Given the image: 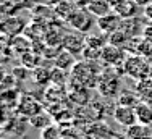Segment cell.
I'll return each instance as SVG.
<instances>
[{"instance_id":"cell-1","label":"cell","mask_w":152,"mask_h":139,"mask_svg":"<svg viewBox=\"0 0 152 139\" xmlns=\"http://www.w3.org/2000/svg\"><path fill=\"white\" fill-rule=\"evenodd\" d=\"M100 78V70L94 61H78L71 70V83L83 87H97Z\"/></svg>"},{"instance_id":"cell-2","label":"cell","mask_w":152,"mask_h":139,"mask_svg":"<svg viewBox=\"0 0 152 139\" xmlns=\"http://www.w3.org/2000/svg\"><path fill=\"white\" fill-rule=\"evenodd\" d=\"M123 73L134 81H142V79L151 78L152 73V63L146 57L139 55V53H129L126 57L125 63H123Z\"/></svg>"},{"instance_id":"cell-3","label":"cell","mask_w":152,"mask_h":139,"mask_svg":"<svg viewBox=\"0 0 152 139\" xmlns=\"http://www.w3.org/2000/svg\"><path fill=\"white\" fill-rule=\"evenodd\" d=\"M120 87H121V81L117 76V73H100L99 78V89L100 96H104L105 99H112V97H118L120 96Z\"/></svg>"},{"instance_id":"cell-4","label":"cell","mask_w":152,"mask_h":139,"mask_svg":"<svg viewBox=\"0 0 152 139\" xmlns=\"http://www.w3.org/2000/svg\"><path fill=\"white\" fill-rule=\"evenodd\" d=\"M28 125H29V120L24 118V116L15 113L8 118L7 110H3V131L7 134H12L15 138H23L28 131Z\"/></svg>"},{"instance_id":"cell-5","label":"cell","mask_w":152,"mask_h":139,"mask_svg":"<svg viewBox=\"0 0 152 139\" xmlns=\"http://www.w3.org/2000/svg\"><path fill=\"white\" fill-rule=\"evenodd\" d=\"M68 24L78 32H88L89 29L92 28V18H91V12L88 8H76L73 13L68 18Z\"/></svg>"},{"instance_id":"cell-6","label":"cell","mask_w":152,"mask_h":139,"mask_svg":"<svg viewBox=\"0 0 152 139\" xmlns=\"http://www.w3.org/2000/svg\"><path fill=\"white\" fill-rule=\"evenodd\" d=\"M126 57L128 55H126L123 47L113 45V44H107L102 49V57L100 58L104 60V63L112 67V68H117V67L123 68V63H125Z\"/></svg>"},{"instance_id":"cell-7","label":"cell","mask_w":152,"mask_h":139,"mask_svg":"<svg viewBox=\"0 0 152 139\" xmlns=\"http://www.w3.org/2000/svg\"><path fill=\"white\" fill-rule=\"evenodd\" d=\"M41 112H44V110H42V104L37 100V99H34L32 96H21L20 104H18V107H16L18 115L31 120L32 116L39 115Z\"/></svg>"},{"instance_id":"cell-8","label":"cell","mask_w":152,"mask_h":139,"mask_svg":"<svg viewBox=\"0 0 152 139\" xmlns=\"http://www.w3.org/2000/svg\"><path fill=\"white\" fill-rule=\"evenodd\" d=\"M113 120L123 128H131L137 125V116L136 110L133 107H125V105H115L113 107Z\"/></svg>"},{"instance_id":"cell-9","label":"cell","mask_w":152,"mask_h":139,"mask_svg":"<svg viewBox=\"0 0 152 139\" xmlns=\"http://www.w3.org/2000/svg\"><path fill=\"white\" fill-rule=\"evenodd\" d=\"M61 44H63L65 50H68L73 55H78V53H83L86 49V36L83 32H78V31L66 32L63 36Z\"/></svg>"},{"instance_id":"cell-10","label":"cell","mask_w":152,"mask_h":139,"mask_svg":"<svg viewBox=\"0 0 152 139\" xmlns=\"http://www.w3.org/2000/svg\"><path fill=\"white\" fill-rule=\"evenodd\" d=\"M121 23H123V18L117 13H108L105 16L97 18V26L102 31V34H107V36H112L113 32L120 31Z\"/></svg>"},{"instance_id":"cell-11","label":"cell","mask_w":152,"mask_h":139,"mask_svg":"<svg viewBox=\"0 0 152 139\" xmlns=\"http://www.w3.org/2000/svg\"><path fill=\"white\" fill-rule=\"evenodd\" d=\"M112 8L117 12V15H120L123 20L133 18L136 15V5L131 0H117V2L112 5Z\"/></svg>"},{"instance_id":"cell-12","label":"cell","mask_w":152,"mask_h":139,"mask_svg":"<svg viewBox=\"0 0 152 139\" xmlns=\"http://www.w3.org/2000/svg\"><path fill=\"white\" fill-rule=\"evenodd\" d=\"M134 110H136V116H137V125L151 128L152 126V104L141 102Z\"/></svg>"},{"instance_id":"cell-13","label":"cell","mask_w":152,"mask_h":139,"mask_svg":"<svg viewBox=\"0 0 152 139\" xmlns=\"http://www.w3.org/2000/svg\"><path fill=\"white\" fill-rule=\"evenodd\" d=\"M134 91H136L137 96H139L141 102L152 104V76L147 79H142V81H137Z\"/></svg>"},{"instance_id":"cell-14","label":"cell","mask_w":152,"mask_h":139,"mask_svg":"<svg viewBox=\"0 0 152 139\" xmlns=\"http://www.w3.org/2000/svg\"><path fill=\"white\" fill-rule=\"evenodd\" d=\"M23 29H24L23 21L16 16L5 18V20L2 21V31L5 32L7 36H16V34H20Z\"/></svg>"},{"instance_id":"cell-15","label":"cell","mask_w":152,"mask_h":139,"mask_svg":"<svg viewBox=\"0 0 152 139\" xmlns=\"http://www.w3.org/2000/svg\"><path fill=\"white\" fill-rule=\"evenodd\" d=\"M86 7H88L89 12L92 15H96L97 18L105 16V15H108L112 10V3H108L107 0H89V3Z\"/></svg>"},{"instance_id":"cell-16","label":"cell","mask_w":152,"mask_h":139,"mask_svg":"<svg viewBox=\"0 0 152 139\" xmlns=\"http://www.w3.org/2000/svg\"><path fill=\"white\" fill-rule=\"evenodd\" d=\"M53 60H55V68L63 70V71L73 70V67L76 65L75 55H73V53H70L68 50H61V52H60L55 58H53Z\"/></svg>"},{"instance_id":"cell-17","label":"cell","mask_w":152,"mask_h":139,"mask_svg":"<svg viewBox=\"0 0 152 139\" xmlns=\"http://www.w3.org/2000/svg\"><path fill=\"white\" fill-rule=\"evenodd\" d=\"M117 105H125V107H133L136 108L141 104V99L136 94V91H121L120 96L117 97Z\"/></svg>"},{"instance_id":"cell-18","label":"cell","mask_w":152,"mask_h":139,"mask_svg":"<svg viewBox=\"0 0 152 139\" xmlns=\"http://www.w3.org/2000/svg\"><path fill=\"white\" fill-rule=\"evenodd\" d=\"M20 99L21 96L16 92L15 89L13 91H3L2 92V105H3V110H13L18 107V104H20Z\"/></svg>"},{"instance_id":"cell-19","label":"cell","mask_w":152,"mask_h":139,"mask_svg":"<svg viewBox=\"0 0 152 139\" xmlns=\"http://www.w3.org/2000/svg\"><path fill=\"white\" fill-rule=\"evenodd\" d=\"M29 125L32 128H36V129L44 131L45 128H49L50 125H52V116H50L49 113H45V112H41L39 115L32 116V118L29 120Z\"/></svg>"},{"instance_id":"cell-20","label":"cell","mask_w":152,"mask_h":139,"mask_svg":"<svg viewBox=\"0 0 152 139\" xmlns=\"http://www.w3.org/2000/svg\"><path fill=\"white\" fill-rule=\"evenodd\" d=\"M147 136H151L149 128L142 126V125H134V126L128 128V131H126V139H142Z\"/></svg>"},{"instance_id":"cell-21","label":"cell","mask_w":152,"mask_h":139,"mask_svg":"<svg viewBox=\"0 0 152 139\" xmlns=\"http://www.w3.org/2000/svg\"><path fill=\"white\" fill-rule=\"evenodd\" d=\"M41 139H61V129L57 125H50L41 131Z\"/></svg>"},{"instance_id":"cell-22","label":"cell","mask_w":152,"mask_h":139,"mask_svg":"<svg viewBox=\"0 0 152 139\" xmlns=\"http://www.w3.org/2000/svg\"><path fill=\"white\" fill-rule=\"evenodd\" d=\"M18 79L15 78L13 75H5L2 79V91H13L15 89V84H16Z\"/></svg>"},{"instance_id":"cell-23","label":"cell","mask_w":152,"mask_h":139,"mask_svg":"<svg viewBox=\"0 0 152 139\" xmlns=\"http://www.w3.org/2000/svg\"><path fill=\"white\" fill-rule=\"evenodd\" d=\"M12 75L15 76L18 81H23V79H26L28 76H29V70L26 67H16V68H13Z\"/></svg>"},{"instance_id":"cell-24","label":"cell","mask_w":152,"mask_h":139,"mask_svg":"<svg viewBox=\"0 0 152 139\" xmlns=\"http://www.w3.org/2000/svg\"><path fill=\"white\" fill-rule=\"evenodd\" d=\"M142 39L144 41H147L149 44H152V24H149V26L142 28Z\"/></svg>"},{"instance_id":"cell-25","label":"cell","mask_w":152,"mask_h":139,"mask_svg":"<svg viewBox=\"0 0 152 139\" xmlns=\"http://www.w3.org/2000/svg\"><path fill=\"white\" fill-rule=\"evenodd\" d=\"M144 16H146L149 21H152V2L144 7Z\"/></svg>"},{"instance_id":"cell-26","label":"cell","mask_w":152,"mask_h":139,"mask_svg":"<svg viewBox=\"0 0 152 139\" xmlns=\"http://www.w3.org/2000/svg\"><path fill=\"white\" fill-rule=\"evenodd\" d=\"M2 139H7V138H2Z\"/></svg>"}]
</instances>
